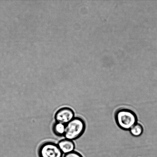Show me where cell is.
<instances>
[{
	"mask_svg": "<svg viewBox=\"0 0 157 157\" xmlns=\"http://www.w3.org/2000/svg\"><path fill=\"white\" fill-rule=\"evenodd\" d=\"M39 157H63V154L57 144L53 141H45L39 146L38 150Z\"/></svg>",
	"mask_w": 157,
	"mask_h": 157,
	"instance_id": "3",
	"label": "cell"
},
{
	"mask_svg": "<svg viewBox=\"0 0 157 157\" xmlns=\"http://www.w3.org/2000/svg\"><path fill=\"white\" fill-rule=\"evenodd\" d=\"M75 117L74 110L69 107L61 108L56 112L55 119L56 122L67 124Z\"/></svg>",
	"mask_w": 157,
	"mask_h": 157,
	"instance_id": "4",
	"label": "cell"
},
{
	"mask_svg": "<svg viewBox=\"0 0 157 157\" xmlns=\"http://www.w3.org/2000/svg\"><path fill=\"white\" fill-rule=\"evenodd\" d=\"M64 157H83L81 153L76 151H73L64 155Z\"/></svg>",
	"mask_w": 157,
	"mask_h": 157,
	"instance_id": "8",
	"label": "cell"
},
{
	"mask_svg": "<svg viewBox=\"0 0 157 157\" xmlns=\"http://www.w3.org/2000/svg\"><path fill=\"white\" fill-rule=\"evenodd\" d=\"M57 144L60 150L64 155L74 151L75 150V143L73 141L64 138L60 140Z\"/></svg>",
	"mask_w": 157,
	"mask_h": 157,
	"instance_id": "5",
	"label": "cell"
},
{
	"mask_svg": "<svg viewBox=\"0 0 157 157\" xmlns=\"http://www.w3.org/2000/svg\"><path fill=\"white\" fill-rule=\"evenodd\" d=\"M86 124L84 120L80 117H75L71 121L66 124V139L74 141L82 136L85 131Z\"/></svg>",
	"mask_w": 157,
	"mask_h": 157,
	"instance_id": "2",
	"label": "cell"
},
{
	"mask_svg": "<svg viewBox=\"0 0 157 157\" xmlns=\"http://www.w3.org/2000/svg\"><path fill=\"white\" fill-rule=\"evenodd\" d=\"M144 129L143 126L138 122L129 130L131 135L136 137L141 136L144 133Z\"/></svg>",
	"mask_w": 157,
	"mask_h": 157,
	"instance_id": "7",
	"label": "cell"
},
{
	"mask_svg": "<svg viewBox=\"0 0 157 157\" xmlns=\"http://www.w3.org/2000/svg\"><path fill=\"white\" fill-rule=\"evenodd\" d=\"M114 117L118 127L123 130L129 131L138 123V117L136 114L130 109H118L115 112Z\"/></svg>",
	"mask_w": 157,
	"mask_h": 157,
	"instance_id": "1",
	"label": "cell"
},
{
	"mask_svg": "<svg viewBox=\"0 0 157 157\" xmlns=\"http://www.w3.org/2000/svg\"><path fill=\"white\" fill-rule=\"evenodd\" d=\"M66 124L55 122L52 126V130L55 135L59 137L64 136L65 134Z\"/></svg>",
	"mask_w": 157,
	"mask_h": 157,
	"instance_id": "6",
	"label": "cell"
}]
</instances>
